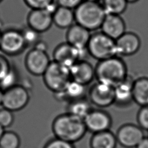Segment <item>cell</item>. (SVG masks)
Returning a JSON list of instances; mask_svg holds the SVG:
<instances>
[{
    "mask_svg": "<svg viewBox=\"0 0 148 148\" xmlns=\"http://www.w3.org/2000/svg\"><path fill=\"white\" fill-rule=\"evenodd\" d=\"M87 131L92 134L110 130L112 119L110 114L102 109H92L83 120Z\"/></svg>",
    "mask_w": 148,
    "mask_h": 148,
    "instance_id": "cell-12",
    "label": "cell"
},
{
    "mask_svg": "<svg viewBox=\"0 0 148 148\" xmlns=\"http://www.w3.org/2000/svg\"><path fill=\"white\" fill-rule=\"evenodd\" d=\"M132 97L134 102L140 106L148 105L147 77H140L134 80Z\"/></svg>",
    "mask_w": 148,
    "mask_h": 148,
    "instance_id": "cell-20",
    "label": "cell"
},
{
    "mask_svg": "<svg viewBox=\"0 0 148 148\" xmlns=\"http://www.w3.org/2000/svg\"><path fill=\"white\" fill-rule=\"evenodd\" d=\"M21 144L18 135L12 131H5L0 139L1 148H19Z\"/></svg>",
    "mask_w": 148,
    "mask_h": 148,
    "instance_id": "cell-25",
    "label": "cell"
},
{
    "mask_svg": "<svg viewBox=\"0 0 148 148\" xmlns=\"http://www.w3.org/2000/svg\"><path fill=\"white\" fill-rule=\"evenodd\" d=\"M55 0H24L25 3L31 9H45Z\"/></svg>",
    "mask_w": 148,
    "mask_h": 148,
    "instance_id": "cell-31",
    "label": "cell"
},
{
    "mask_svg": "<svg viewBox=\"0 0 148 148\" xmlns=\"http://www.w3.org/2000/svg\"><path fill=\"white\" fill-rule=\"evenodd\" d=\"M91 35V31L75 23L67 29L66 42L77 49H87Z\"/></svg>",
    "mask_w": 148,
    "mask_h": 148,
    "instance_id": "cell-18",
    "label": "cell"
},
{
    "mask_svg": "<svg viewBox=\"0 0 148 148\" xmlns=\"http://www.w3.org/2000/svg\"><path fill=\"white\" fill-rule=\"evenodd\" d=\"M27 47L21 30L9 29L1 34L0 50L5 54L15 56L22 53Z\"/></svg>",
    "mask_w": 148,
    "mask_h": 148,
    "instance_id": "cell-9",
    "label": "cell"
},
{
    "mask_svg": "<svg viewBox=\"0 0 148 148\" xmlns=\"http://www.w3.org/2000/svg\"><path fill=\"white\" fill-rule=\"evenodd\" d=\"M75 23L93 31L101 28L106 15L100 2L84 0L74 9Z\"/></svg>",
    "mask_w": 148,
    "mask_h": 148,
    "instance_id": "cell-3",
    "label": "cell"
},
{
    "mask_svg": "<svg viewBox=\"0 0 148 148\" xmlns=\"http://www.w3.org/2000/svg\"><path fill=\"white\" fill-rule=\"evenodd\" d=\"M87 86L71 80L62 91L53 93L55 98L67 103L76 99L87 97Z\"/></svg>",
    "mask_w": 148,
    "mask_h": 148,
    "instance_id": "cell-19",
    "label": "cell"
},
{
    "mask_svg": "<svg viewBox=\"0 0 148 148\" xmlns=\"http://www.w3.org/2000/svg\"><path fill=\"white\" fill-rule=\"evenodd\" d=\"M18 80L17 71L13 66L0 79V88L5 91L17 84Z\"/></svg>",
    "mask_w": 148,
    "mask_h": 148,
    "instance_id": "cell-26",
    "label": "cell"
},
{
    "mask_svg": "<svg viewBox=\"0 0 148 148\" xmlns=\"http://www.w3.org/2000/svg\"><path fill=\"white\" fill-rule=\"evenodd\" d=\"M1 33H0V36H1Z\"/></svg>",
    "mask_w": 148,
    "mask_h": 148,
    "instance_id": "cell-40",
    "label": "cell"
},
{
    "mask_svg": "<svg viewBox=\"0 0 148 148\" xmlns=\"http://www.w3.org/2000/svg\"><path fill=\"white\" fill-rule=\"evenodd\" d=\"M59 6L74 10L84 0H55Z\"/></svg>",
    "mask_w": 148,
    "mask_h": 148,
    "instance_id": "cell-32",
    "label": "cell"
},
{
    "mask_svg": "<svg viewBox=\"0 0 148 148\" xmlns=\"http://www.w3.org/2000/svg\"><path fill=\"white\" fill-rule=\"evenodd\" d=\"M4 129H5V128H4L3 127H2L0 125V139L1 138L2 135L3 134V133H4V132H5Z\"/></svg>",
    "mask_w": 148,
    "mask_h": 148,
    "instance_id": "cell-36",
    "label": "cell"
},
{
    "mask_svg": "<svg viewBox=\"0 0 148 148\" xmlns=\"http://www.w3.org/2000/svg\"><path fill=\"white\" fill-rule=\"evenodd\" d=\"M95 79L113 87L123 81L128 76L127 67L119 56H114L99 61L95 66Z\"/></svg>",
    "mask_w": 148,
    "mask_h": 148,
    "instance_id": "cell-2",
    "label": "cell"
},
{
    "mask_svg": "<svg viewBox=\"0 0 148 148\" xmlns=\"http://www.w3.org/2000/svg\"><path fill=\"white\" fill-rule=\"evenodd\" d=\"M87 98L92 105L102 109L114 104V87L97 82L88 90Z\"/></svg>",
    "mask_w": 148,
    "mask_h": 148,
    "instance_id": "cell-8",
    "label": "cell"
},
{
    "mask_svg": "<svg viewBox=\"0 0 148 148\" xmlns=\"http://www.w3.org/2000/svg\"><path fill=\"white\" fill-rule=\"evenodd\" d=\"M117 144L116 134L110 130L93 134L90 139L91 148H116Z\"/></svg>",
    "mask_w": 148,
    "mask_h": 148,
    "instance_id": "cell-21",
    "label": "cell"
},
{
    "mask_svg": "<svg viewBox=\"0 0 148 148\" xmlns=\"http://www.w3.org/2000/svg\"><path fill=\"white\" fill-rule=\"evenodd\" d=\"M21 32L27 47H34L39 40H41L40 33L37 32L28 25L21 29Z\"/></svg>",
    "mask_w": 148,
    "mask_h": 148,
    "instance_id": "cell-27",
    "label": "cell"
},
{
    "mask_svg": "<svg viewBox=\"0 0 148 148\" xmlns=\"http://www.w3.org/2000/svg\"><path fill=\"white\" fill-rule=\"evenodd\" d=\"M12 67L8 60L0 54V79Z\"/></svg>",
    "mask_w": 148,
    "mask_h": 148,
    "instance_id": "cell-33",
    "label": "cell"
},
{
    "mask_svg": "<svg viewBox=\"0 0 148 148\" xmlns=\"http://www.w3.org/2000/svg\"><path fill=\"white\" fill-rule=\"evenodd\" d=\"M72 80L87 86L95 79V67L86 60H80L69 68Z\"/></svg>",
    "mask_w": 148,
    "mask_h": 148,
    "instance_id": "cell-15",
    "label": "cell"
},
{
    "mask_svg": "<svg viewBox=\"0 0 148 148\" xmlns=\"http://www.w3.org/2000/svg\"><path fill=\"white\" fill-rule=\"evenodd\" d=\"M51 61L47 51L33 47L25 56V65L31 74L42 76Z\"/></svg>",
    "mask_w": 148,
    "mask_h": 148,
    "instance_id": "cell-10",
    "label": "cell"
},
{
    "mask_svg": "<svg viewBox=\"0 0 148 148\" xmlns=\"http://www.w3.org/2000/svg\"><path fill=\"white\" fill-rule=\"evenodd\" d=\"M53 22L59 28H69L75 22L74 10L58 6L53 14Z\"/></svg>",
    "mask_w": 148,
    "mask_h": 148,
    "instance_id": "cell-23",
    "label": "cell"
},
{
    "mask_svg": "<svg viewBox=\"0 0 148 148\" xmlns=\"http://www.w3.org/2000/svg\"><path fill=\"white\" fill-rule=\"evenodd\" d=\"M92 105L87 97L73 100L67 103L66 112L84 120L93 109Z\"/></svg>",
    "mask_w": 148,
    "mask_h": 148,
    "instance_id": "cell-22",
    "label": "cell"
},
{
    "mask_svg": "<svg viewBox=\"0 0 148 148\" xmlns=\"http://www.w3.org/2000/svg\"><path fill=\"white\" fill-rule=\"evenodd\" d=\"M27 21L28 27L40 34L48 31L53 24L52 14L45 9H31Z\"/></svg>",
    "mask_w": 148,
    "mask_h": 148,
    "instance_id": "cell-14",
    "label": "cell"
},
{
    "mask_svg": "<svg viewBox=\"0 0 148 148\" xmlns=\"http://www.w3.org/2000/svg\"><path fill=\"white\" fill-rule=\"evenodd\" d=\"M0 148H1V146H0Z\"/></svg>",
    "mask_w": 148,
    "mask_h": 148,
    "instance_id": "cell-41",
    "label": "cell"
},
{
    "mask_svg": "<svg viewBox=\"0 0 148 148\" xmlns=\"http://www.w3.org/2000/svg\"><path fill=\"white\" fill-rule=\"evenodd\" d=\"M135 148H148V137H144Z\"/></svg>",
    "mask_w": 148,
    "mask_h": 148,
    "instance_id": "cell-34",
    "label": "cell"
},
{
    "mask_svg": "<svg viewBox=\"0 0 148 148\" xmlns=\"http://www.w3.org/2000/svg\"><path fill=\"white\" fill-rule=\"evenodd\" d=\"M118 56H130L136 54L141 46L139 36L132 32L126 31L116 40Z\"/></svg>",
    "mask_w": 148,
    "mask_h": 148,
    "instance_id": "cell-13",
    "label": "cell"
},
{
    "mask_svg": "<svg viewBox=\"0 0 148 148\" xmlns=\"http://www.w3.org/2000/svg\"><path fill=\"white\" fill-rule=\"evenodd\" d=\"M128 3H135L138 2L139 0H126Z\"/></svg>",
    "mask_w": 148,
    "mask_h": 148,
    "instance_id": "cell-37",
    "label": "cell"
},
{
    "mask_svg": "<svg viewBox=\"0 0 148 148\" xmlns=\"http://www.w3.org/2000/svg\"><path fill=\"white\" fill-rule=\"evenodd\" d=\"M51 128L55 138L73 144L82 139L87 131L83 120L67 112L54 119Z\"/></svg>",
    "mask_w": 148,
    "mask_h": 148,
    "instance_id": "cell-1",
    "label": "cell"
},
{
    "mask_svg": "<svg viewBox=\"0 0 148 148\" xmlns=\"http://www.w3.org/2000/svg\"><path fill=\"white\" fill-rule=\"evenodd\" d=\"M2 1V0H0V2H1Z\"/></svg>",
    "mask_w": 148,
    "mask_h": 148,
    "instance_id": "cell-39",
    "label": "cell"
},
{
    "mask_svg": "<svg viewBox=\"0 0 148 148\" xmlns=\"http://www.w3.org/2000/svg\"><path fill=\"white\" fill-rule=\"evenodd\" d=\"M14 121L13 112L5 108L0 109V125L4 128L10 127Z\"/></svg>",
    "mask_w": 148,
    "mask_h": 148,
    "instance_id": "cell-29",
    "label": "cell"
},
{
    "mask_svg": "<svg viewBox=\"0 0 148 148\" xmlns=\"http://www.w3.org/2000/svg\"><path fill=\"white\" fill-rule=\"evenodd\" d=\"M125 28V21L120 15L108 14L100 29L105 34L116 40L126 32Z\"/></svg>",
    "mask_w": 148,
    "mask_h": 148,
    "instance_id": "cell-16",
    "label": "cell"
},
{
    "mask_svg": "<svg viewBox=\"0 0 148 148\" xmlns=\"http://www.w3.org/2000/svg\"><path fill=\"white\" fill-rule=\"evenodd\" d=\"M42 77L46 87L53 93L63 91L72 80L69 68L53 60Z\"/></svg>",
    "mask_w": 148,
    "mask_h": 148,
    "instance_id": "cell-5",
    "label": "cell"
},
{
    "mask_svg": "<svg viewBox=\"0 0 148 148\" xmlns=\"http://www.w3.org/2000/svg\"><path fill=\"white\" fill-rule=\"evenodd\" d=\"M87 55V49H79L66 42L59 44L53 53V61L69 68L78 61L86 60Z\"/></svg>",
    "mask_w": 148,
    "mask_h": 148,
    "instance_id": "cell-6",
    "label": "cell"
},
{
    "mask_svg": "<svg viewBox=\"0 0 148 148\" xmlns=\"http://www.w3.org/2000/svg\"><path fill=\"white\" fill-rule=\"evenodd\" d=\"M101 1L106 14L121 15L125 11L128 3L126 0H101Z\"/></svg>",
    "mask_w": 148,
    "mask_h": 148,
    "instance_id": "cell-24",
    "label": "cell"
},
{
    "mask_svg": "<svg viewBox=\"0 0 148 148\" xmlns=\"http://www.w3.org/2000/svg\"><path fill=\"white\" fill-rule=\"evenodd\" d=\"M86 1H93V2H99L101 0H86Z\"/></svg>",
    "mask_w": 148,
    "mask_h": 148,
    "instance_id": "cell-38",
    "label": "cell"
},
{
    "mask_svg": "<svg viewBox=\"0 0 148 148\" xmlns=\"http://www.w3.org/2000/svg\"><path fill=\"white\" fill-rule=\"evenodd\" d=\"M138 125L143 130L148 131V105L140 106L136 117Z\"/></svg>",
    "mask_w": 148,
    "mask_h": 148,
    "instance_id": "cell-28",
    "label": "cell"
},
{
    "mask_svg": "<svg viewBox=\"0 0 148 148\" xmlns=\"http://www.w3.org/2000/svg\"><path fill=\"white\" fill-rule=\"evenodd\" d=\"M29 99L28 90L24 86L17 84L3 91L2 105L12 112L18 111L27 105Z\"/></svg>",
    "mask_w": 148,
    "mask_h": 148,
    "instance_id": "cell-7",
    "label": "cell"
},
{
    "mask_svg": "<svg viewBox=\"0 0 148 148\" xmlns=\"http://www.w3.org/2000/svg\"><path fill=\"white\" fill-rule=\"evenodd\" d=\"M143 131L138 125L124 124L117 131V143L125 148H135L145 137Z\"/></svg>",
    "mask_w": 148,
    "mask_h": 148,
    "instance_id": "cell-11",
    "label": "cell"
},
{
    "mask_svg": "<svg viewBox=\"0 0 148 148\" xmlns=\"http://www.w3.org/2000/svg\"><path fill=\"white\" fill-rule=\"evenodd\" d=\"M134 82V79L128 75L123 81L114 87V105L119 107H126L134 102L132 97Z\"/></svg>",
    "mask_w": 148,
    "mask_h": 148,
    "instance_id": "cell-17",
    "label": "cell"
},
{
    "mask_svg": "<svg viewBox=\"0 0 148 148\" xmlns=\"http://www.w3.org/2000/svg\"><path fill=\"white\" fill-rule=\"evenodd\" d=\"M43 148H75L73 143L54 138L49 140Z\"/></svg>",
    "mask_w": 148,
    "mask_h": 148,
    "instance_id": "cell-30",
    "label": "cell"
},
{
    "mask_svg": "<svg viewBox=\"0 0 148 148\" xmlns=\"http://www.w3.org/2000/svg\"><path fill=\"white\" fill-rule=\"evenodd\" d=\"M3 91L0 88V105H2V98H3Z\"/></svg>",
    "mask_w": 148,
    "mask_h": 148,
    "instance_id": "cell-35",
    "label": "cell"
},
{
    "mask_svg": "<svg viewBox=\"0 0 148 148\" xmlns=\"http://www.w3.org/2000/svg\"><path fill=\"white\" fill-rule=\"evenodd\" d=\"M87 49L89 55L98 61L117 56L115 40L101 31L91 34Z\"/></svg>",
    "mask_w": 148,
    "mask_h": 148,
    "instance_id": "cell-4",
    "label": "cell"
}]
</instances>
